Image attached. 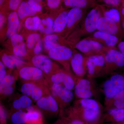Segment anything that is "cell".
Wrapping results in <instances>:
<instances>
[{
    "instance_id": "cell-1",
    "label": "cell",
    "mask_w": 124,
    "mask_h": 124,
    "mask_svg": "<svg viewBox=\"0 0 124 124\" xmlns=\"http://www.w3.org/2000/svg\"><path fill=\"white\" fill-rule=\"evenodd\" d=\"M104 107L93 98L77 99L66 110L69 116L81 120L86 124H97L100 121Z\"/></svg>"
},
{
    "instance_id": "cell-2",
    "label": "cell",
    "mask_w": 124,
    "mask_h": 124,
    "mask_svg": "<svg viewBox=\"0 0 124 124\" xmlns=\"http://www.w3.org/2000/svg\"><path fill=\"white\" fill-rule=\"evenodd\" d=\"M73 90L77 99L93 98L99 100L101 93L95 79L88 77L77 79Z\"/></svg>"
},
{
    "instance_id": "cell-3",
    "label": "cell",
    "mask_w": 124,
    "mask_h": 124,
    "mask_svg": "<svg viewBox=\"0 0 124 124\" xmlns=\"http://www.w3.org/2000/svg\"><path fill=\"white\" fill-rule=\"evenodd\" d=\"M105 64L102 77L120 71L124 68V57L116 48L111 49L104 54Z\"/></svg>"
},
{
    "instance_id": "cell-4",
    "label": "cell",
    "mask_w": 124,
    "mask_h": 124,
    "mask_svg": "<svg viewBox=\"0 0 124 124\" xmlns=\"http://www.w3.org/2000/svg\"><path fill=\"white\" fill-rule=\"evenodd\" d=\"M100 86L105 99L110 98L124 90V71H120L109 76Z\"/></svg>"
},
{
    "instance_id": "cell-5",
    "label": "cell",
    "mask_w": 124,
    "mask_h": 124,
    "mask_svg": "<svg viewBox=\"0 0 124 124\" xmlns=\"http://www.w3.org/2000/svg\"><path fill=\"white\" fill-rule=\"evenodd\" d=\"M48 85L51 94L58 104L60 113H63L70 106L75 95L74 92L62 85L48 83Z\"/></svg>"
},
{
    "instance_id": "cell-6",
    "label": "cell",
    "mask_w": 124,
    "mask_h": 124,
    "mask_svg": "<svg viewBox=\"0 0 124 124\" xmlns=\"http://www.w3.org/2000/svg\"><path fill=\"white\" fill-rule=\"evenodd\" d=\"M75 48L82 54L88 57L105 54L109 50L113 49L104 46L94 40L86 38L78 41L75 46Z\"/></svg>"
},
{
    "instance_id": "cell-7",
    "label": "cell",
    "mask_w": 124,
    "mask_h": 124,
    "mask_svg": "<svg viewBox=\"0 0 124 124\" xmlns=\"http://www.w3.org/2000/svg\"><path fill=\"white\" fill-rule=\"evenodd\" d=\"M102 16L99 5H97L91 9L83 19L79 30L81 35L91 34L97 31L99 20Z\"/></svg>"
},
{
    "instance_id": "cell-8",
    "label": "cell",
    "mask_w": 124,
    "mask_h": 124,
    "mask_svg": "<svg viewBox=\"0 0 124 124\" xmlns=\"http://www.w3.org/2000/svg\"><path fill=\"white\" fill-rule=\"evenodd\" d=\"M49 84L62 85L70 90H73L77 79L72 73L66 70L59 69L51 75L46 76Z\"/></svg>"
},
{
    "instance_id": "cell-9",
    "label": "cell",
    "mask_w": 124,
    "mask_h": 124,
    "mask_svg": "<svg viewBox=\"0 0 124 124\" xmlns=\"http://www.w3.org/2000/svg\"><path fill=\"white\" fill-rule=\"evenodd\" d=\"M18 77L23 81H32L38 83H48L45 73L34 66H23L17 73Z\"/></svg>"
},
{
    "instance_id": "cell-10",
    "label": "cell",
    "mask_w": 124,
    "mask_h": 124,
    "mask_svg": "<svg viewBox=\"0 0 124 124\" xmlns=\"http://www.w3.org/2000/svg\"><path fill=\"white\" fill-rule=\"evenodd\" d=\"M73 53L71 49L69 47L60 45L49 50L48 56L51 59L61 63L65 70L72 73L71 71L70 62Z\"/></svg>"
},
{
    "instance_id": "cell-11",
    "label": "cell",
    "mask_w": 124,
    "mask_h": 124,
    "mask_svg": "<svg viewBox=\"0 0 124 124\" xmlns=\"http://www.w3.org/2000/svg\"><path fill=\"white\" fill-rule=\"evenodd\" d=\"M105 64L104 54H99L88 57L86 77L95 79L102 77Z\"/></svg>"
},
{
    "instance_id": "cell-12",
    "label": "cell",
    "mask_w": 124,
    "mask_h": 124,
    "mask_svg": "<svg viewBox=\"0 0 124 124\" xmlns=\"http://www.w3.org/2000/svg\"><path fill=\"white\" fill-rule=\"evenodd\" d=\"M88 57L81 53H73L70 65L72 73L77 79L83 78L86 75Z\"/></svg>"
},
{
    "instance_id": "cell-13",
    "label": "cell",
    "mask_w": 124,
    "mask_h": 124,
    "mask_svg": "<svg viewBox=\"0 0 124 124\" xmlns=\"http://www.w3.org/2000/svg\"><path fill=\"white\" fill-rule=\"evenodd\" d=\"M97 31L114 35L121 40L124 37V32L122 28L113 20L103 16L99 20Z\"/></svg>"
},
{
    "instance_id": "cell-14",
    "label": "cell",
    "mask_w": 124,
    "mask_h": 124,
    "mask_svg": "<svg viewBox=\"0 0 124 124\" xmlns=\"http://www.w3.org/2000/svg\"><path fill=\"white\" fill-rule=\"evenodd\" d=\"M36 102L38 109L45 114L54 115L60 113L58 104L51 93L43 96Z\"/></svg>"
},
{
    "instance_id": "cell-15",
    "label": "cell",
    "mask_w": 124,
    "mask_h": 124,
    "mask_svg": "<svg viewBox=\"0 0 124 124\" xmlns=\"http://www.w3.org/2000/svg\"><path fill=\"white\" fill-rule=\"evenodd\" d=\"M31 62L33 66L40 69L46 76L51 75L60 69L56 68L51 58L45 55H35L32 58Z\"/></svg>"
},
{
    "instance_id": "cell-16",
    "label": "cell",
    "mask_w": 124,
    "mask_h": 124,
    "mask_svg": "<svg viewBox=\"0 0 124 124\" xmlns=\"http://www.w3.org/2000/svg\"><path fill=\"white\" fill-rule=\"evenodd\" d=\"M86 38L94 40L104 46L112 48H117L116 46L121 41L116 36L98 31Z\"/></svg>"
},
{
    "instance_id": "cell-17",
    "label": "cell",
    "mask_w": 124,
    "mask_h": 124,
    "mask_svg": "<svg viewBox=\"0 0 124 124\" xmlns=\"http://www.w3.org/2000/svg\"><path fill=\"white\" fill-rule=\"evenodd\" d=\"M86 14V9L72 8L68 13L66 28L71 29L76 26L81 21L83 20Z\"/></svg>"
},
{
    "instance_id": "cell-18",
    "label": "cell",
    "mask_w": 124,
    "mask_h": 124,
    "mask_svg": "<svg viewBox=\"0 0 124 124\" xmlns=\"http://www.w3.org/2000/svg\"><path fill=\"white\" fill-rule=\"evenodd\" d=\"M113 108H124V90L110 98L104 99V110Z\"/></svg>"
},
{
    "instance_id": "cell-19",
    "label": "cell",
    "mask_w": 124,
    "mask_h": 124,
    "mask_svg": "<svg viewBox=\"0 0 124 124\" xmlns=\"http://www.w3.org/2000/svg\"><path fill=\"white\" fill-rule=\"evenodd\" d=\"M32 102L31 98L26 95L22 94L16 96L10 104L12 111L25 110L32 105Z\"/></svg>"
},
{
    "instance_id": "cell-20",
    "label": "cell",
    "mask_w": 124,
    "mask_h": 124,
    "mask_svg": "<svg viewBox=\"0 0 124 124\" xmlns=\"http://www.w3.org/2000/svg\"><path fill=\"white\" fill-rule=\"evenodd\" d=\"M101 11L102 15L110 19L120 27L122 28L121 15L118 8L111 7L106 5H99Z\"/></svg>"
},
{
    "instance_id": "cell-21",
    "label": "cell",
    "mask_w": 124,
    "mask_h": 124,
    "mask_svg": "<svg viewBox=\"0 0 124 124\" xmlns=\"http://www.w3.org/2000/svg\"><path fill=\"white\" fill-rule=\"evenodd\" d=\"M1 62L6 67L10 69L20 68L24 66L25 63L22 58L14 55L4 54L1 57Z\"/></svg>"
},
{
    "instance_id": "cell-22",
    "label": "cell",
    "mask_w": 124,
    "mask_h": 124,
    "mask_svg": "<svg viewBox=\"0 0 124 124\" xmlns=\"http://www.w3.org/2000/svg\"><path fill=\"white\" fill-rule=\"evenodd\" d=\"M106 111L103 116V120L111 123L121 122L124 121V108H113Z\"/></svg>"
},
{
    "instance_id": "cell-23",
    "label": "cell",
    "mask_w": 124,
    "mask_h": 124,
    "mask_svg": "<svg viewBox=\"0 0 124 124\" xmlns=\"http://www.w3.org/2000/svg\"><path fill=\"white\" fill-rule=\"evenodd\" d=\"M19 17L17 12L15 11L11 12L8 16V29L6 36L8 38L16 33L19 26Z\"/></svg>"
},
{
    "instance_id": "cell-24",
    "label": "cell",
    "mask_w": 124,
    "mask_h": 124,
    "mask_svg": "<svg viewBox=\"0 0 124 124\" xmlns=\"http://www.w3.org/2000/svg\"><path fill=\"white\" fill-rule=\"evenodd\" d=\"M63 2L66 7L86 9L97 5L95 0H63Z\"/></svg>"
},
{
    "instance_id": "cell-25",
    "label": "cell",
    "mask_w": 124,
    "mask_h": 124,
    "mask_svg": "<svg viewBox=\"0 0 124 124\" xmlns=\"http://www.w3.org/2000/svg\"><path fill=\"white\" fill-rule=\"evenodd\" d=\"M68 11H62L59 13L54 22L53 31L56 33H60L66 27Z\"/></svg>"
},
{
    "instance_id": "cell-26",
    "label": "cell",
    "mask_w": 124,
    "mask_h": 124,
    "mask_svg": "<svg viewBox=\"0 0 124 124\" xmlns=\"http://www.w3.org/2000/svg\"><path fill=\"white\" fill-rule=\"evenodd\" d=\"M26 124H37L42 122L41 112L36 106L33 110L27 112Z\"/></svg>"
},
{
    "instance_id": "cell-27",
    "label": "cell",
    "mask_w": 124,
    "mask_h": 124,
    "mask_svg": "<svg viewBox=\"0 0 124 124\" xmlns=\"http://www.w3.org/2000/svg\"><path fill=\"white\" fill-rule=\"evenodd\" d=\"M17 13L20 19H23L27 17L35 15L36 13L28 5L27 2L23 1L18 8Z\"/></svg>"
},
{
    "instance_id": "cell-28",
    "label": "cell",
    "mask_w": 124,
    "mask_h": 124,
    "mask_svg": "<svg viewBox=\"0 0 124 124\" xmlns=\"http://www.w3.org/2000/svg\"><path fill=\"white\" fill-rule=\"evenodd\" d=\"M26 112L24 110L12 111L10 120L13 124H26Z\"/></svg>"
},
{
    "instance_id": "cell-29",
    "label": "cell",
    "mask_w": 124,
    "mask_h": 124,
    "mask_svg": "<svg viewBox=\"0 0 124 124\" xmlns=\"http://www.w3.org/2000/svg\"><path fill=\"white\" fill-rule=\"evenodd\" d=\"M38 84V82L32 81H23L22 85L20 88V91L22 94L30 97Z\"/></svg>"
},
{
    "instance_id": "cell-30",
    "label": "cell",
    "mask_w": 124,
    "mask_h": 124,
    "mask_svg": "<svg viewBox=\"0 0 124 124\" xmlns=\"http://www.w3.org/2000/svg\"><path fill=\"white\" fill-rule=\"evenodd\" d=\"M17 73L15 75L8 73L4 78L0 81V89L8 86L15 85L18 78Z\"/></svg>"
},
{
    "instance_id": "cell-31",
    "label": "cell",
    "mask_w": 124,
    "mask_h": 124,
    "mask_svg": "<svg viewBox=\"0 0 124 124\" xmlns=\"http://www.w3.org/2000/svg\"><path fill=\"white\" fill-rule=\"evenodd\" d=\"M13 51L14 55L22 58L27 55L26 47L23 42L18 43L13 46Z\"/></svg>"
},
{
    "instance_id": "cell-32",
    "label": "cell",
    "mask_w": 124,
    "mask_h": 124,
    "mask_svg": "<svg viewBox=\"0 0 124 124\" xmlns=\"http://www.w3.org/2000/svg\"><path fill=\"white\" fill-rule=\"evenodd\" d=\"M40 36L38 33H33L29 35L27 40L26 45L28 48H33L36 42L40 39Z\"/></svg>"
},
{
    "instance_id": "cell-33",
    "label": "cell",
    "mask_w": 124,
    "mask_h": 124,
    "mask_svg": "<svg viewBox=\"0 0 124 124\" xmlns=\"http://www.w3.org/2000/svg\"><path fill=\"white\" fill-rule=\"evenodd\" d=\"M15 85L5 87L0 89L1 99H3L13 94L15 89Z\"/></svg>"
},
{
    "instance_id": "cell-34",
    "label": "cell",
    "mask_w": 124,
    "mask_h": 124,
    "mask_svg": "<svg viewBox=\"0 0 124 124\" xmlns=\"http://www.w3.org/2000/svg\"><path fill=\"white\" fill-rule=\"evenodd\" d=\"M27 3L34 11L36 12H40L42 10V7L39 2L34 0H28Z\"/></svg>"
},
{
    "instance_id": "cell-35",
    "label": "cell",
    "mask_w": 124,
    "mask_h": 124,
    "mask_svg": "<svg viewBox=\"0 0 124 124\" xmlns=\"http://www.w3.org/2000/svg\"><path fill=\"white\" fill-rule=\"evenodd\" d=\"M46 23L45 33L47 35H50L53 31L54 22L51 18H48L46 19Z\"/></svg>"
},
{
    "instance_id": "cell-36",
    "label": "cell",
    "mask_w": 124,
    "mask_h": 124,
    "mask_svg": "<svg viewBox=\"0 0 124 124\" xmlns=\"http://www.w3.org/2000/svg\"><path fill=\"white\" fill-rule=\"evenodd\" d=\"M105 5L118 8L120 7L123 0H101Z\"/></svg>"
},
{
    "instance_id": "cell-37",
    "label": "cell",
    "mask_w": 124,
    "mask_h": 124,
    "mask_svg": "<svg viewBox=\"0 0 124 124\" xmlns=\"http://www.w3.org/2000/svg\"><path fill=\"white\" fill-rule=\"evenodd\" d=\"M7 116L4 107L0 104V124H6Z\"/></svg>"
},
{
    "instance_id": "cell-38",
    "label": "cell",
    "mask_w": 124,
    "mask_h": 124,
    "mask_svg": "<svg viewBox=\"0 0 124 124\" xmlns=\"http://www.w3.org/2000/svg\"><path fill=\"white\" fill-rule=\"evenodd\" d=\"M22 0H9L8 7L9 8L13 11H15L18 9L21 4Z\"/></svg>"
},
{
    "instance_id": "cell-39",
    "label": "cell",
    "mask_w": 124,
    "mask_h": 124,
    "mask_svg": "<svg viewBox=\"0 0 124 124\" xmlns=\"http://www.w3.org/2000/svg\"><path fill=\"white\" fill-rule=\"evenodd\" d=\"M10 38L12 46L20 42H23V37L21 35L15 33Z\"/></svg>"
},
{
    "instance_id": "cell-40",
    "label": "cell",
    "mask_w": 124,
    "mask_h": 124,
    "mask_svg": "<svg viewBox=\"0 0 124 124\" xmlns=\"http://www.w3.org/2000/svg\"><path fill=\"white\" fill-rule=\"evenodd\" d=\"M62 0H47V5L51 9L58 8L60 5Z\"/></svg>"
},
{
    "instance_id": "cell-41",
    "label": "cell",
    "mask_w": 124,
    "mask_h": 124,
    "mask_svg": "<svg viewBox=\"0 0 124 124\" xmlns=\"http://www.w3.org/2000/svg\"><path fill=\"white\" fill-rule=\"evenodd\" d=\"M68 120L65 124H86L84 121L76 117L69 116Z\"/></svg>"
},
{
    "instance_id": "cell-42",
    "label": "cell",
    "mask_w": 124,
    "mask_h": 124,
    "mask_svg": "<svg viewBox=\"0 0 124 124\" xmlns=\"http://www.w3.org/2000/svg\"><path fill=\"white\" fill-rule=\"evenodd\" d=\"M5 66L1 61L0 62V81L7 75V73L5 69Z\"/></svg>"
},
{
    "instance_id": "cell-43",
    "label": "cell",
    "mask_w": 124,
    "mask_h": 124,
    "mask_svg": "<svg viewBox=\"0 0 124 124\" xmlns=\"http://www.w3.org/2000/svg\"><path fill=\"white\" fill-rule=\"evenodd\" d=\"M44 42L45 48L46 50H49V51L54 48H55L57 46H60V44H59L57 42Z\"/></svg>"
},
{
    "instance_id": "cell-44",
    "label": "cell",
    "mask_w": 124,
    "mask_h": 124,
    "mask_svg": "<svg viewBox=\"0 0 124 124\" xmlns=\"http://www.w3.org/2000/svg\"><path fill=\"white\" fill-rule=\"evenodd\" d=\"M42 50V42L40 40H38L34 47V53L36 55H38L40 53Z\"/></svg>"
},
{
    "instance_id": "cell-45",
    "label": "cell",
    "mask_w": 124,
    "mask_h": 124,
    "mask_svg": "<svg viewBox=\"0 0 124 124\" xmlns=\"http://www.w3.org/2000/svg\"><path fill=\"white\" fill-rule=\"evenodd\" d=\"M59 37L57 35L50 34L45 37L44 41L46 42H57L58 39Z\"/></svg>"
},
{
    "instance_id": "cell-46",
    "label": "cell",
    "mask_w": 124,
    "mask_h": 124,
    "mask_svg": "<svg viewBox=\"0 0 124 124\" xmlns=\"http://www.w3.org/2000/svg\"><path fill=\"white\" fill-rule=\"evenodd\" d=\"M33 18V27L32 31H36L38 29L39 26L41 24L40 19L38 16H34Z\"/></svg>"
},
{
    "instance_id": "cell-47",
    "label": "cell",
    "mask_w": 124,
    "mask_h": 124,
    "mask_svg": "<svg viewBox=\"0 0 124 124\" xmlns=\"http://www.w3.org/2000/svg\"><path fill=\"white\" fill-rule=\"evenodd\" d=\"M25 26L27 29L32 30L33 27V18L31 17L27 18L25 21Z\"/></svg>"
},
{
    "instance_id": "cell-48",
    "label": "cell",
    "mask_w": 124,
    "mask_h": 124,
    "mask_svg": "<svg viewBox=\"0 0 124 124\" xmlns=\"http://www.w3.org/2000/svg\"><path fill=\"white\" fill-rule=\"evenodd\" d=\"M117 48L124 57V41H121L119 42L117 45Z\"/></svg>"
},
{
    "instance_id": "cell-49",
    "label": "cell",
    "mask_w": 124,
    "mask_h": 124,
    "mask_svg": "<svg viewBox=\"0 0 124 124\" xmlns=\"http://www.w3.org/2000/svg\"><path fill=\"white\" fill-rule=\"evenodd\" d=\"M120 13L121 17H124V0L122 1L121 5L118 8Z\"/></svg>"
},
{
    "instance_id": "cell-50",
    "label": "cell",
    "mask_w": 124,
    "mask_h": 124,
    "mask_svg": "<svg viewBox=\"0 0 124 124\" xmlns=\"http://www.w3.org/2000/svg\"><path fill=\"white\" fill-rule=\"evenodd\" d=\"M4 16L2 14L0 13V28H1L3 25H4Z\"/></svg>"
},
{
    "instance_id": "cell-51",
    "label": "cell",
    "mask_w": 124,
    "mask_h": 124,
    "mask_svg": "<svg viewBox=\"0 0 124 124\" xmlns=\"http://www.w3.org/2000/svg\"><path fill=\"white\" fill-rule=\"evenodd\" d=\"M45 29L46 28H45L44 25L42 24H40L38 28V30L41 32H45Z\"/></svg>"
},
{
    "instance_id": "cell-52",
    "label": "cell",
    "mask_w": 124,
    "mask_h": 124,
    "mask_svg": "<svg viewBox=\"0 0 124 124\" xmlns=\"http://www.w3.org/2000/svg\"><path fill=\"white\" fill-rule=\"evenodd\" d=\"M121 26L124 32V17H121Z\"/></svg>"
},
{
    "instance_id": "cell-53",
    "label": "cell",
    "mask_w": 124,
    "mask_h": 124,
    "mask_svg": "<svg viewBox=\"0 0 124 124\" xmlns=\"http://www.w3.org/2000/svg\"><path fill=\"white\" fill-rule=\"evenodd\" d=\"M41 23L43 25H46V20L45 19H43L41 20Z\"/></svg>"
},
{
    "instance_id": "cell-54",
    "label": "cell",
    "mask_w": 124,
    "mask_h": 124,
    "mask_svg": "<svg viewBox=\"0 0 124 124\" xmlns=\"http://www.w3.org/2000/svg\"><path fill=\"white\" fill-rule=\"evenodd\" d=\"M111 124H124V121H121V122L111 123Z\"/></svg>"
},
{
    "instance_id": "cell-55",
    "label": "cell",
    "mask_w": 124,
    "mask_h": 124,
    "mask_svg": "<svg viewBox=\"0 0 124 124\" xmlns=\"http://www.w3.org/2000/svg\"><path fill=\"white\" fill-rule=\"evenodd\" d=\"M5 0H0V6L2 5V4H4Z\"/></svg>"
},
{
    "instance_id": "cell-56",
    "label": "cell",
    "mask_w": 124,
    "mask_h": 124,
    "mask_svg": "<svg viewBox=\"0 0 124 124\" xmlns=\"http://www.w3.org/2000/svg\"><path fill=\"white\" fill-rule=\"evenodd\" d=\"M34 0L36 1H37L39 3V2H41V1H43L44 0Z\"/></svg>"
},
{
    "instance_id": "cell-57",
    "label": "cell",
    "mask_w": 124,
    "mask_h": 124,
    "mask_svg": "<svg viewBox=\"0 0 124 124\" xmlns=\"http://www.w3.org/2000/svg\"><path fill=\"white\" fill-rule=\"evenodd\" d=\"M43 124V122H40V123H39V124Z\"/></svg>"
},
{
    "instance_id": "cell-58",
    "label": "cell",
    "mask_w": 124,
    "mask_h": 124,
    "mask_svg": "<svg viewBox=\"0 0 124 124\" xmlns=\"http://www.w3.org/2000/svg\"></svg>"
}]
</instances>
